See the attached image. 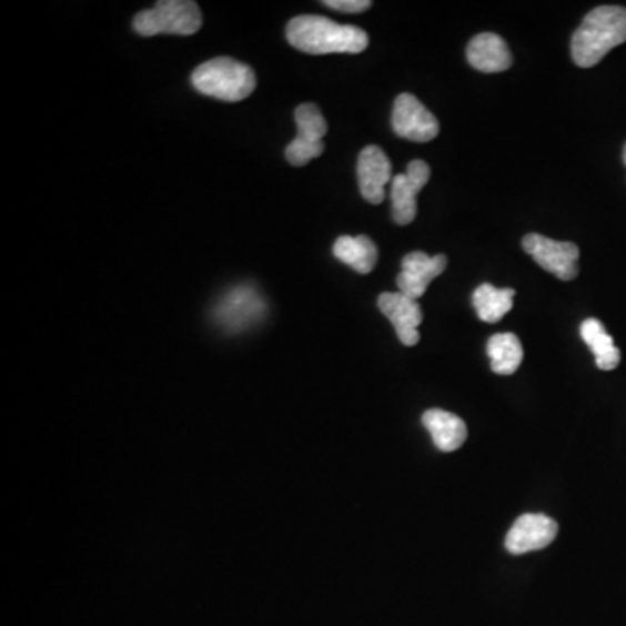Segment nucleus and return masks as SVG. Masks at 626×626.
Here are the masks:
<instances>
[{
    "label": "nucleus",
    "instance_id": "nucleus-4",
    "mask_svg": "<svg viewBox=\"0 0 626 626\" xmlns=\"http://www.w3.org/2000/svg\"><path fill=\"white\" fill-rule=\"evenodd\" d=\"M133 27L143 37L159 33L193 36L202 27L201 9L193 0H162L152 9L138 12Z\"/></svg>",
    "mask_w": 626,
    "mask_h": 626
},
{
    "label": "nucleus",
    "instance_id": "nucleus-9",
    "mask_svg": "<svg viewBox=\"0 0 626 626\" xmlns=\"http://www.w3.org/2000/svg\"><path fill=\"white\" fill-rule=\"evenodd\" d=\"M558 526L554 518L543 514H524L506 534V551L514 555L543 551L557 538Z\"/></svg>",
    "mask_w": 626,
    "mask_h": 626
},
{
    "label": "nucleus",
    "instance_id": "nucleus-16",
    "mask_svg": "<svg viewBox=\"0 0 626 626\" xmlns=\"http://www.w3.org/2000/svg\"><path fill=\"white\" fill-rule=\"evenodd\" d=\"M583 342L594 352L595 364L598 370L613 371L622 361V352L616 349L615 340L607 334L603 322L597 319H586L579 327Z\"/></svg>",
    "mask_w": 626,
    "mask_h": 626
},
{
    "label": "nucleus",
    "instance_id": "nucleus-10",
    "mask_svg": "<svg viewBox=\"0 0 626 626\" xmlns=\"http://www.w3.org/2000/svg\"><path fill=\"white\" fill-rule=\"evenodd\" d=\"M430 168L426 162L413 161L406 173L397 174L392 180V216L401 226L410 225L416 218L417 193L428 183Z\"/></svg>",
    "mask_w": 626,
    "mask_h": 626
},
{
    "label": "nucleus",
    "instance_id": "nucleus-2",
    "mask_svg": "<svg viewBox=\"0 0 626 626\" xmlns=\"http://www.w3.org/2000/svg\"><path fill=\"white\" fill-rule=\"evenodd\" d=\"M623 42H626V8L600 6L588 12L574 32L571 54L578 67L590 69Z\"/></svg>",
    "mask_w": 626,
    "mask_h": 626
},
{
    "label": "nucleus",
    "instance_id": "nucleus-20",
    "mask_svg": "<svg viewBox=\"0 0 626 626\" xmlns=\"http://www.w3.org/2000/svg\"><path fill=\"white\" fill-rule=\"evenodd\" d=\"M322 4L342 12H362L371 8L370 0H325Z\"/></svg>",
    "mask_w": 626,
    "mask_h": 626
},
{
    "label": "nucleus",
    "instance_id": "nucleus-17",
    "mask_svg": "<svg viewBox=\"0 0 626 626\" xmlns=\"http://www.w3.org/2000/svg\"><path fill=\"white\" fill-rule=\"evenodd\" d=\"M333 253L337 260L343 261L350 269L359 273L373 272L377 261V248L365 235H343L333 245Z\"/></svg>",
    "mask_w": 626,
    "mask_h": 626
},
{
    "label": "nucleus",
    "instance_id": "nucleus-12",
    "mask_svg": "<svg viewBox=\"0 0 626 626\" xmlns=\"http://www.w3.org/2000/svg\"><path fill=\"white\" fill-rule=\"evenodd\" d=\"M383 315L394 324L402 345L414 346L420 342V324L423 321L422 306L416 300L402 293H383L377 297Z\"/></svg>",
    "mask_w": 626,
    "mask_h": 626
},
{
    "label": "nucleus",
    "instance_id": "nucleus-14",
    "mask_svg": "<svg viewBox=\"0 0 626 626\" xmlns=\"http://www.w3.org/2000/svg\"><path fill=\"white\" fill-rule=\"evenodd\" d=\"M468 63L478 72L499 73L512 67L511 49L496 33H478L466 48Z\"/></svg>",
    "mask_w": 626,
    "mask_h": 626
},
{
    "label": "nucleus",
    "instance_id": "nucleus-1",
    "mask_svg": "<svg viewBox=\"0 0 626 626\" xmlns=\"http://www.w3.org/2000/svg\"><path fill=\"white\" fill-rule=\"evenodd\" d=\"M287 41L293 48L309 54L349 52L359 54L370 46V37L354 24H342L324 17L293 18L287 24Z\"/></svg>",
    "mask_w": 626,
    "mask_h": 626
},
{
    "label": "nucleus",
    "instance_id": "nucleus-6",
    "mask_svg": "<svg viewBox=\"0 0 626 626\" xmlns=\"http://www.w3.org/2000/svg\"><path fill=\"white\" fill-rule=\"evenodd\" d=\"M297 125V137L285 149V156L290 164L302 168L313 159L324 153V137L327 133V122L319 110L317 104L303 103L294 112Z\"/></svg>",
    "mask_w": 626,
    "mask_h": 626
},
{
    "label": "nucleus",
    "instance_id": "nucleus-7",
    "mask_svg": "<svg viewBox=\"0 0 626 626\" xmlns=\"http://www.w3.org/2000/svg\"><path fill=\"white\" fill-rule=\"evenodd\" d=\"M522 248L546 272L554 273L561 281H573L578 275V245L573 242H557L529 233L522 241Z\"/></svg>",
    "mask_w": 626,
    "mask_h": 626
},
{
    "label": "nucleus",
    "instance_id": "nucleus-5",
    "mask_svg": "<svg viewBox=\"0 0 626 626\" xmlns=\"http://www.w3.org/2000/svg\"><path fill=\"white\" fill-rule=\"evenodd\" d=\"M269 312L265 297L253 284L233 285L214 303L213 319L218 327L235 334L260 324Z\"/></svg>",
    "mask_w": 626,
    "mask_h": 626
},
{
    "label": "nucleus",
    "instance_id": "nucleus-18",
    "mask_svg": "<svg viewBox=\"0 0 626 626\" xmlns=\"http://www.w3.org/2000/svg\"><path fill=\"white\" fill-rule=\"evenodd\" d=\"M487 355L491 359V370L502 376H511L521 367L524 361V349L518 337L512 333L494 334L487 342Z\"/></svg>",
    "mask_w": 626,
    "mask_h": 626
},
{
    "label": "nucleus",
    "instance_id": "nucleus-21",
    "mask_svg": "<svg viewBox=\"0 0 626 626\" xmlns=\"http://www.w3.org/2000/svg\"><path fill=\"white\" fill-rule=\"evenodd\" d=\"M623 161H625V165H626V145H625V150H623Z\"/></svg>",
    "mask_w": 626,
    "mask_h": 626
},
{
    "label": "nucleus",
    "instance_id": "nucleus-11",
    "mask_svg": "<svg viewBox=\"0 0 626 626\" xmlns=\"http://www.w3.org/2000/svg\"><path fill=\"white\" fill-rule=\"evenodd\" d=\"M447 258L444 254L428 256L422 251H414L402 260V272L397 275L398 293L413 300H420L428 290L430 282L446 270Z\"/></svg>",
    "mask_w": 626,
    "mask_h": 626
},
{
    "label": "nucleus",
    "instance_id": "nucleus-13",
    "mask_svg": "<svg viewBox=\"0 0 626 626\" xmlns=\"http://www.w3.org/2000/svg\"><path fill=\"white\" fill-rule=\"evenodd\" d=\"M359 189L370 204H382L385 186L392 180V162L380 147L370 145L362 150L357 162Z\"/></svg>",
    "mask_w": 626,
    "mask_h": 626
},
{
    "label": "nucleus",
    "instance_id": "nucleus-15",
    "mask_svg": "<svg viewBox=\"0 0 626 626\" xmlns=\"http://www.w3.org/2000/svg\"><path fill=\"white\" fill-rule=\"evenodd\" d=\"M423 425L434 438V444L442 453H453L465 444V422L456 414L442 410H428L423 414Z\"/></svg>",
    "mask_w": 626,
    "mask_h": 626
},
{
    "label": "nucleus",
    "instance_id": "nucleus-3",
    "mask_svg": "<svg viewBox=\"0 0 626 626\" xmlns=\"http://www.w3.org/2000/svg\"><path fill=\"white\" fill-rule=\"evenodd\" d=\"M192 84L205 97L235 103L253 93L256 88V75L251 67L241 61L232 58H214L193 70Z\"/></svg>",
    "mask_w": 626,
    "mask_h": 626
},
{
    "label": "nucleus",
    "instance_id": "nucleus-19",
    "mask_svg": "<svg viewBox=\"0 0 626 626\" xmlns=\"http://www.w3.org/2000/svg\"><path fill=\"white\" fill-rule=\"evenodd\" d=\"M514 290H496L494 285L482 284L474 291L472 303L481 321L487 324H496L502 321L506 313L514 306Z\"/></svg>",
    "mask_w": 626,
    "mask_h": 626
},
{
    "label": "nucleus",
    "instance_id": "nucleus-8",
    "mask_svg": "<svg viewBox=\"0 0 626 626\" xmlns=\"http://www.w3.org/2000/svg\"><path fill=\"white\" fill-rule=\"evenodd\" d=\"M392 128L397 137L414 143H428L437 138L441 125L434 113L413 94H398L392 112Z\"/></svg>",
    "mask_w": 626,
    "mask_h": 626
}]
</instances>
